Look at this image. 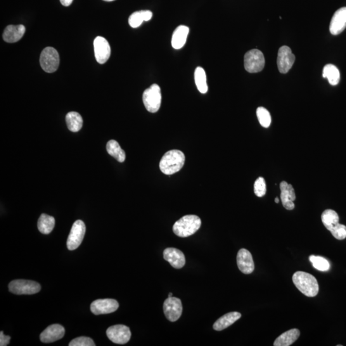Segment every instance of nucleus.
Instances as JSON below:
<instances>
[{
    "label": "nucleus",
    "instance_id": "obj_1",
    "mask_svg": "<svg viewBox=\"0 0 346 346\" xmlns=\"http://www.w3.org/2000/svg\"><path fill=\"white\" fill-rule=\"evenodd\" d=\"M293 281L298 290L307 297H315L319 293V284L316 278L307 272H296Z\"/></svg>",
    "mask_w": 346,
    "mask_h": 346
},
{
    "label": "nucleus",
    "instance_id": "obj_2",
    "mask_svg": "<svg viewBox=\"0 0 346 346\" xmlns=\"http://www.w3.org/2000/svg\"><path fill=\"white\" fill-rule=\"evenodd\" d=\"M186 157L183 152L177 149L167 151L160 162V169L163 174L171 175L183 167Z\"/></svg>",
    "mask_w": 346,
    "mask_h": 346
},
{
    "label": "nucleus",
    "instance_id": "obj_3",
    "mask_svg": "<svg viewBox=\"0 0 346 346\" xmlns=\"http://www.w3.org/2000/svg\"><path fill=\"white\" fill-rule=\"evenodd\" d=\"M201 225L200 218L195 215H185L173 225L172 230L180 238H187L196 233Z\"/></svg>",
    "mask_w": 346,
    "mask_h": 346
},
{
    "label": "nucleus",
    "instance_id": "obj_4",
    "mask_svg": "<svg viewBox=\"0 0 346 346\" xmlns=\"http://www.w3.org/2000/svg\"><path fill=\"white\" fill-rule=\"evenodd\" d=\"M143 99L144 105L148 112H158L162 101L160 87L157 84L151 85L150 87L144 91Z\"/></svg>",
    "mask_w": 346,
    "mask_h": 346
},
{
    "label": "nucleus",
    "instance_id": "obj_5",
    "mask_svg": "<svg viewBox=\"0 0 346 346\" xmlns=\"http://www.w3.org/2000/svg\"><path fill=\"white\" fill-rule=\"evenodd\" d=\"M40 64L45 72L51 73L58 70L60 57L58 51L51 47H47L42 50L40 56Z\"/></svg>",
    "mask_w": 346,
    "mask_h": 346
},
{
    "label": "nucleus",
    "instance_id": "obj_6",
    "mask_svg": "<svg viewBox=\"0 0 346 346\" xmlns=\"http://www.w3.org/2000/svg\"><path fill=\"white\" fill-rule=\"evenodd\" d=\"M265 63L264 54L257 49H251L245 54V68L249 73L262 72L264 68Z\"/></svg>",
    "mask_w": 346,
    "mask_h": 346
},
{
    "label": "nucleus",
    "instance_id": "obj_7",
    "mask_svg": "<svg viewBox=\"0 0 346 346\" xmlns=\"http://www.w3.org/2000/svg\"><path fill=\"white\" fill-rule=\"evenodd\" d=\"M9 289L11 293L15 295H34L41 291V286L37 282L17 279L9 283Z\"/></svg>",
    "mask_w": 346,
    "mask_h": 346
},
{
    "label": "nucleus",
    "instance_id": "obj_8",
    "mask_svg": "<svg viewBox=\"0 0 346 346\" xmlns=\"http://www.w3.org/2000/svg\"><path fill=\"white\" fill-rule=\"evenodd\" d=\"M85 231L86 227L82 220H77L74 222L67 241L69 250H75L79 247L84 238Z\"/></svg>",
    "mask_w": 346,
    "mask_h": 346
},
{
    "label": "nucleus",
    "instance_id": "obj_9",
    "mask_svg": "<svg viewBox=\"0 0 346 346\" xmlns=\"http://www.w3.org/2000/svg\"><path fill=\"white\" fill-rule=\"evenodd\" d=\"M106 335L112 342L118 344H125L130 340L132 333L129 327L123 324H118L108 328L106 330Z\"/></svg>",
    "mask_w": 346,
    "mask_h": 346
},
{
    "label": "nucleus",
    "instance_id": "obj_10",
    "mask_svg": "<svg viewBox=\"0 0 346 346\" xmlns=\"http://www.w3.org/2000/svg\"><path fill=\"white\" fill-rule=\"evenodd\" d=\"M163 312L165 316L169 321H177L181 317L183 307L181 300L179 298L169 297L163 303Z\"/></svg>",
    "mask_w": 346,
    "mask_h": 346
},
{
    "label": "nucleus",
    "instance_id": "obj_11",
    "mask_svg": "<svg viewBox=\"0 0 346 346\" xmlns=\"http://www.w3.org/2000/svg\"><path fill=\"white\" fill-rule=\"evenodd\" d=\"M295 56L291 49L286 46L281 47L279 49L277 65L279 72L282 74H286L292 68L295 62Z\"/></svg>",
    "mask_w": 346,
    "mask_h": 346
},
{
    "label": "nucleus",
    "instance_id": "obj_12",
    "mask_svg": "<svg viewBox=\"0 0 346 346\" xmlns=\"http://www.w3.org/2000/svg\"><path fill=\"white\" fill-rule=\"evenodd\" d=\"M119 308V303L113 299H103L94 301L91 310L94 315L108 314L114 312Z\"/></svg>",
    "mask_w": 346,
    "mask_h": 346
},
{
    "label": "nucleus",
    "instance_id": "obj_13",
    "mask_svg": "<svg viewBox=\"0 0 346 346\" xmlns=\"http://www.w3.org/2000/svg\"><path fill=\"white\" fill-rule=\"evenodd\" d=\"M94 48L97 62L100 65L106 63L111 54L110 46L106 39L103 37H97L94 41Z\"/></svg>",
    "mask_w": 346,
    "mask_h": 346
},
{
    "label": "nucleus",
    "instance_id": "obj_14",
    "mask_svg": "<svg viewBox=\"0 0 346 346\" xmlns=\"http://www.w3.org/2000/svg\"><path fill=\"white\" fill-rule=\"evenodd\" d=\"M237 263L239 270L244 274H251L254 271L255 264L252 255L250 251L246 249H241L239 251Z\"/></svg>",
    "mask_w": 346,
    "mask_h": 346
},
{
    "label": "nucleus",
    "instance_id": "obj_15",
    "mask_svg": "<svg viewBox=\"0 0 346 346\" xmlns=\"http://www.w3.org/2000/svg\"><path fill=\"white\" fill-rule=\"evenodd\" d=\"M65 335V329L60 324H52L48 327L40 335L42 342L51 343L61 339Z\"/></svg>",
    "mask_w": 346,
    "mask_h": 346
},
{
    "label": "nucleus",
    "instance_id": "obj_16",
    "mask_svg": "<svg viewBox=\"0 0 346 346\" xmlns=\"http://www.w3.org/2000/svg\"><path fill=\"white\" fill-rule=\"evenodd\" d=\"M346 28V7H342L334 14L331 19L329 31L334 35L340 34Z\"/></svg>",
    "mask_w": 346,
    "mask_h": 346
},
{
    "label": "nucleus",
    "instance_id": "obj_17",
    "mask_svg": "<svg viewBox=\"0 0 346 346\" xmlns=\"http://www.w3.org/2000/svg\"><path fill=\"white\" fill-rule=\"evenodd\" d=\"M163 258L174 268L181 269L186 264V258L183 252L177 248L165 249L163 251Z\"/></svg>",
    "mask_w": 346,
    "mask_h": 346
},
{
    "label": "nucleus",
    "instance_id": "obj_18",
    "mask_svg": "<svg viewBox=\"0 0 346 346\" xmlns=\"http://www.w3.org/2000/svg\"><path fill=\"white\" fill-rule=\"evenodd\" d=\"M24 25H9L4 30L3 39L9 43L18 42L23 37L25 33Z\"/></svg>",
    "mask_w": 346,
    "mask_h": 346
},
{
    "label": "nucleus",
    "instance_id": "obj_19",
    "mask_svg": "<svg viewBox=\"0 0 346 346\" xmlns=\"http://www.w3.org/2000/svg\"><path fill=\"white\" fill-rule=\"evenodd\" d=\"M189 33V28L184 25L178 27L173 32L171 44L175 49L183 48L186 44Z\"/></svg>",
    "mask_w": 346,
    "mask_h": 346
},
{
    "label": "nucleus",
    "instance_id": "obj_20",
    "mask_svg": "<svg viewBox=\"0 0 346 346\" xmlns=\"http://www.w3.org/2000/svg\"><path fill=\"white\" fill-rule=\"evenodd\" d=\"M241 317V314L238 312H233L227 313V314L224 315L223 316L220 317L215 321L213 328L216 331H222L226 329L227 327L231 326L234 322H236Z\"/></svg>",
    "mask_w": 346,
    "mask_h": 346
},
{
    "label": "nucleus",
    "instance_id": "obj_21",
    "mask_svg": "<svg viewBox=\"0 0 346 346\" xmlns=\"http://www.w3.org/2000/svg\"><path fill=\"white\" fill-rule=\"evenodd\" d=\"M300 335V331L298 329H290L286 332L281 334L275 340L274 346H289L292 345L298 340Z\"/></svg>",
    "mask_w": 346,
    "mask_h": 346
},
{
    "label": "nucleus",
    "instance_id": "obj_22",
    "mask_svg": "<svg viewBox=\"0 0 346 346\" xmlns=\"http://www.w3.org/2000/svg\"><path fill=\"white\" fill-rule=\"evenodd\" d=\"M153 13L150 11H141L135 12L129 19L130 27L136 28L142 25L143 21H148L152 18Z\"/></svg>",
    "mask_w": 346,
    "mask_h": 346
},
{
    "label": "nucleus",
    "instance_id": "obj_23",
    "mask_svg": "<svg viewBox=\"0 0 346 346\" xmlns=\"http://www.w3.org/2000/svg\"><path fill=\"white\" fill-rule=\"evenodd\" d=\"M54 224H55V220L53 217L42 214L38 220L37 227L41 233L48 235L53 230Z\"/></svg>",
    "mask_w": 346,
    "mask_h": 346
},
{
    "label": "nucleus",
    "instance_id": "obj_24",
    "mask_svg": "<svg viewBox=\"0 0 346 346\" xmlns=\"http://www.w3.org/2000/svg\"><path fill=\"white\" fill-rule=\"evenodd\" d=\"M66 124L68 129L73 132H77L81 130L83 119L81 115L77 112H70L66 115Z\"/></svg>",
    "mask_w": 346,
    "mask_h": 346
},
{
    "label": "nucleus",
    "instance_id": "obj_25",
    "mask_svg": "<svg viewBox=\"0 0 346 346\" xmlns=\"http://www.w3.org/2000/svg\"><path fill=\"white\" fill-rule=\"evenodd\" d=\"M106 151L109 155L113 156L118 162H123L125 160L126 154L121 148L119 143L114 140H110L106 144Z\"/></svg>",
    "mask_w": 346,
    "mask_h": 346
},
{
    "label": "nucleus",
    "instance_id": "obj_26",
    "mask_svg": "<svg viewBox=\"0 0 346 346\" xmlns=\"http://www.w3.org/2000/svg\"><path fill=\"white\" fill-rule=\"evenodd\" d=\"M322 77L328 79L331 85H336L339 83L340 75L339 70L333 65H327L324 66Z\"/></svg>",
    "mask_w": 346,
    "mask_h": 346
},
{
    "label": "nucleus",
    "instance_id": "obj_27",
    "mask_svg": "<svg viewBox=\"0 0 346 346\" xmlns=\"http://www.w3.org/2000/svg\"><path fill=\"white\" fill-rule=\"evenodd\" d=\"M322 223L327 229L330 231L335 225L339 223V217L337 213L333 210L324 211L321 215Z\"/></svg>",
    "mask_w": 346,
    "mask_h": 346
},
{
    "label": "nucleus",
    "instance_id": "obj_28",
    "mask_svg": "<svg viewBox=\"0 0 346 346\" xmlns=\"http://www.w3.org/2000/svg\"><path fill=\"white\" fill-rule=\"evenodd\" d=\"M194 80H195L196 85L198 91L202 94L207 93L208 91L207 76L203 68H196L194 72Z\"/></svg>",
    "mask_w": 346,
    "mask_h": 346
},
{
    "label": "nucleus",
    "instance_id": "obj_29",
    "mask_svg": "<svg viewBox=\"0 0 346 346\" xmlns=\"http://www.w3.org/2000/svg\"><path fill=\"white\" fill-rule=\"evenodd\" d=\"M309 260L314 268L318 271H328L330 268V264L325 258L320 257V256L311 255L310 256Z\"/></svg>",
    "mask_w": 346,
    "mask_h": 346
},
{
    "label": "nucleus",
    "instance_id": "obj_30",
    "mask_svg": "<svg viewBox=\"0 0 346 346\" xmlns=\"http://www.w3.org/2000/svg\"><path fill=\"white\" fill-rule=\"evenodd\" d=\"M257 116L260 124L264 128H268L271 123V116L266 108L258 107L257 110Z\"/></svg>",
    "mask_w": 346,
    "mask_h": 346
},
{
    "label": "nucleus",
    "instance_id": "obj_31",
    "mask_svg": "<svg viewBox=\"0 0 346 346\" xmlns=\"http://www.w3.org/2000/svg\"><path fill=\"white\" fill-rule=\"evenodd\" d=\"M254 192L255 195L261 198L265 195L267 192L266 184L264 178L259 177L256 180L254 184Z\"/></svg>",
    "mask_w": 346,
    "mask_h": 346
},
{
    "label": "nucleus",
    "instance_id": "obj_32",
    "mask_svg": "<svg viewBox=\"0 0 346 346\" xmlns=\"http://www.w3.org/2000/svg\"><path fill=\"white\" fill-rule=\"evenodd\" d=\"M332 236L338 240H343L346 238V226L345 225L338 223L331 229Z\"/></svg>",
    "mask_w": 346,
    "mask_h": 346
},
{
    "label": "nucleus",
    "instance_id": "obj_33",
    "mask_svg": "<svg viewBox=\"0 0 346 346\" xmlns=\"http://www.w3.org/2000/svg\"><path fill=\"white\" fill-rule=\"evenodd\" d=\"M70 346H94L96 345L95 343L94 342L93 340L89 337L86 336H80L75 338L72 340L70 343Z\"/></svg>",
    "mask_w": 346,
    "mask_h": 346
},
{
    "label": "nucleus",
    "instance_id": "obj_34",
    "mask_svg": "<svg viewBox=\"0 0 346 346\" xmlns=\"http://www.w3.org/2000/svg\"><path fill=\"white\" fill-rule=\"evenodd\" d=\"M280 198L282 204L284 208L288 210H292L295 208V205L294 201L290 200L289 198L287 191H281Z\"/></svg>",
    "mask_w": 346,
    "mask_h": 346
},
{
    "label": "nucleus",
    "instance_id": "obj_35",
    "mask_svg": "<svg viewBox=\"0 0 346 346\" xmlns=\"http://www.w3.org/2000/svg\"><path fill=\"white\" fill-rule=\"evenodd\" d=\"M11 336L5 335L3 331L0 332V345L7 346L10 342Z\"/></svg>",
    "mask_w": 346,
    "mask_h": 346
},
{
    "label": "nucleus",
    "instance_id": "obj_36",
    "mask_svg": "<svg viewBox=\"0 0 346 346\" xmlns=\"http://www.w3.org/2000/svg\"><path fill=\"white\" fill-rule=\"evenodd\" d=\"M286 191H287L289 198H290V200L295 201V200H296V194L295 189H294L292 185H289L287 190Z\"/></svg>",
    "mask_w": 346,
    "mask_h": 346
},
{
    "label": "nucleus",
    "instance_id": "obj_37",
    "mask_svg": "<svg viewBox=\"0 0 346 346\" xmlns=\"http://www.w3.org/2000/svg\"><path fill=\"white\" fill-rule=\"evenodd\" d=\"M289 185L287 182H281L280 186H279V188H280L281 191L287 190Z\"/></svg>",
    "mask_w": 346,
    "mask_h": 346
},
{
    "label": "nucleus",
    "instance_id": "obj_38",
    "mask_svg": "<svg viewBox=\"0 0 346 346\" xmlns=\"http://www.w3.org/2000/svg\"><path fill=\"white\" fill-rule=\"evenodd\" d=\"M61 3L63 6L68 7L72 4L73 0H60Z\"/></svg>",
    "mask_w": 346,
    "mask_h": 346
},
{
    "label": "nucleus",
    "instance_id": "obj_39",
    "mask_svg": "<svg viewBox=\"0 0 346 346\" xmlns=\"http://www.w3.org/2000/svg\"><path fill=\"white\" fill-rule=\"evenodd\" d=\"M274 201H275V203H279V199L278 198H275Z\"/></svg>",
    "mask_w": 346,
    "mask_h": 346
},
{
    "label": "nucleus",
    "instance_id": "obj_40",
    "mask_svg": "<svg viewBox=\"0 0 346 346\" xmlns=\"http://www.w3.org/2000/svg\"><path fill=\"white\" fill-rule=\"evenodd\" d=\"M103 1H105V2H109L115 1V0H103Z\"/></svg>",
    "mask_w": 346,
    "mask_h": 346
},
{
    "label": "nucleus",
    "instance_id": "obj_41",
    "mask_svg": "<svg viewBox=\"0 0 346 346\" xmlns=\"http://www.w3.org/2000/svg\"><path fill=\"white\" fill-rule=\"evenodd\" d=\"M172 295V293H169V297H171Z\"/></svg>",
    "mask_w": 346,
    "mask_h": 346
}]
</instances>
